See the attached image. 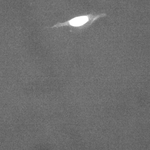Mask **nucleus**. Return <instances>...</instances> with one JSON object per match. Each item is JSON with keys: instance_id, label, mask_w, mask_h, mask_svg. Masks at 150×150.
Returning <instances> with one entry per match:
<instances>
[{"instance_id": "obj_1", "label": "nucleus", "mask_w": 150, "mask_h": 150, "mask_svg": "<svg viewBox=\"0 0 150 150\" xmlns=\"http://www.w3.org/2000/svg\"><path fill=\"white\" fill-rule=\"evenodd\" d=\"M88 21V18L86 16H81L73 19L70 21L71 25L78 26L82 25Z\"/></svg>"}]
</instances>
